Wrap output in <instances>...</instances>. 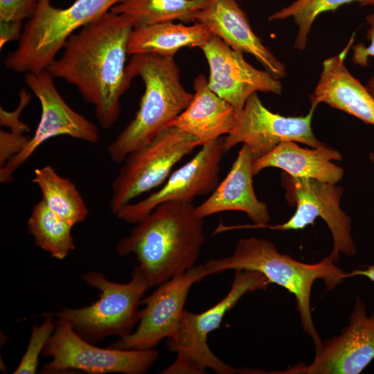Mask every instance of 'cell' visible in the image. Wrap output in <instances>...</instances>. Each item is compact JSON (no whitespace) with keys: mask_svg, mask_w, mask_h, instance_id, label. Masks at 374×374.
Listing matches in <instances>:
<instances>
[{"mask_svg":"<svg viewBox=\"0 0 374 374\" xmlns=\"http://www.w3.org/2000/svg\"><path fill=\"white\" fill-rule=\"evenodd\" d=\"M133 29L130 17L109 10L72 34L62 55L46 69L77 87L105 130L117 121L121 98L131 84L126 56Z\"/></svg>","mask_w":374,"mask_h":374,"instance_id":"cell-1","label":"cell"},{"mask_svg":"<svg viewBox=\"0 0 374 374\" xmlns=\"http://www.w3.org/2000/svg\"><path fill=\"white\" fill-rule=\"evenodd\" d=\"M195 208L193 203H161L118 241V254L136 256L150 287L195 266L205 241L204 219Z\"/></svg>","mask_w":374,"mask_h":374,"instance_id":"cell-2","label":"cell"},{"mask_svg":"<svg viewBox=\"0 0 374 374\" xmlns=\"http://www.w3.org/2000/svg\"><path fill=\"white\" fill-rule=\"evenodd\" d=\"M208 275L226 270H249L262 274L270 283L276 284L293 294L304 332L315 348L321 339L313 322L310 299L312 287L322 279L327 290L335 288L348 278L329 254L315 263L298 261L281 253L270 241L255 237L240 238L233 253L227 257L211 259L204 264Z\"/></svg>","mask_w":374,"mask_h":374,"instance_id":"cell-3","label":"cell"},{"mask_svg":"<svg viewBox=\"0 0 374 374\" xmlns=\"http://www.w3.org/2000/svg\"><path fill=\"white\" fill-rule=\"evenodd\" d=\"M126 71L131 80L136 76L142 79L145 91L134 118L107 147L109 156L116 163H122L129 153L150 143L193 98L183 87L173 57L135 54Z\"/></svg>","mask_w":374,"mask_h":374,"instance_id":"cell-4","label":"cell"},{"mask_svg":"<svg viewBox=\"0 0 374 374\" xmlns=\"http://www.w3.org/2000/svg\"><path fill=\"white\" fill-rule=\"evenodd\" d=\"M269 283L260 272L235 270L227 294L209 309L198 314L183 311L175 336L168 339L170 350L177 353L174 362L163 374H202L211 368L219 374L247 373V369L233 368L220 359L207 344L208 334L218 328L223 317L248 292L265 290Z\"/></svg>","mask_w":374,"mask_h":374,"instance_id":"cell-5","label":"cell"},{"mask_svg":"<svg viewBox=\"0 0 374 374\" xmlns=\"http://www.w3.org/2000/svg\"><path fill=\"white\" fill-rule=\"evenodd\" d=\"M123 0H75L65 8L40 0L33 18L26 21L17 48L5 66L17 73L45 70L75 31L109 11Z\"/></svg>","mask_w":374,"mask_h":374,"instance_id":"cell-6","label":"cell"},{"mask_svg":"<svg viewBox=\"0 0 374 374\" xmlns=\"http://www.w3.org/2000/svg\"><path fill=\"white\" fill-rule=\"evenodd\" d=\"M86 284L100 292V298L82 308H63L48 314L68 321L82 338L93 344L110 335H130L139 321L141 301L150 288L141 271L134 267L130 281L119 283L107 280L99 271L83 276Z\"/></svg>","mask_w":374,"mask_h":374,"instance_id":"cell-7","label":"cell"},{"mask_svg":"<svg viewBox=\"0 0 374 374\" xmlns=\"http://www.w3.org/2000/svg\"><path fill=\"white\" fill-rule=\"evenodd\" d=\"M202 142L168 127L146 145L129 153L112 183L109 208L114 215L140 195L161 185L174 166Z\"/></svg>","mask_w":374,"mask_h":374,"instance_id":"cell-8","label":"cell"},{"mask_svg":"<svg viewBox=\"0 0 374 374\" xmlns=\"http://www.w3.org/2000/svg\"><path fill=\"white\" fill-rule=\"evenodd\" d=\"M42 355L52 357L43 366L42 373L78 370L90 374H143L149 371L159 357L153 348H99L80 336L68 321L61 318L56 320Z\"/></svg>","mask_w":374,"mask_h":374,"instance_id":"cell-9","label":"cell"},{"mask_svg":"<svg viewBox=\"0 0 374 374\" xmlns=\"http://www.w3.org/2000/svg\"><path fill=\"white\" fill-rule=\"evenodd\" d=\"M281 184L286 190L287 201L296 206V211L287 222L273 229H303L321 217L332 234L333 248L330 255L334 262H339L341 253L349 257L355 255L357 249L351 234V219L340 206L344 195L341 186L313 179L292 177L284 172Z\"/></svg>","mask_w":374,"mask_h":374,"instance_id":"cell-10","label":"cell"},{"mask_svg":"<svg viewBox=\"0 0 374 374\" xmlns=\"http://www.w3.org/2000/svg\"><path fill=\"white\" fill-rule=\"evenodd\" d=\"M54 77L46 70L25 74V82L39 100L42 113L36 130L24 148L0 168V181L13 180L14 172L46 141L60 135L96 143L99 141L97 126L73 110L57 91Z\"/></svg>","mask_w":374,"mask_h":374,"instance_id":"cell-11","label":"cell"},{"mask_svg":"<svg viewBox=\"0 0 374 374\" xmlns=\"http://www.w3.org/2000/svg\"><path fill=\"white\" fill-rule=\"evenodd\" d=\"M317 105L311 102L310 109L304 116H285L269 110L257 93H253L237 114L231 131L223 137L224 152L239 143L246 144L254 161L284 141L301 143L314 148L326 146L316 138L312 128Z\"/></svg>","mask_w":374,"mask_h":374,"instance_id":"cell-12","label":"cell"},{"mask_svg":"<svg viewBox=\"0 0 374 374\" xmlns=\"http://www.w3.org/2000/svg\"><path fill=\"white\" fill-rule=\"evenodd\" d=\"M206 276L204 265H199L160 284L153 293L141 299V305L145 307L140 310L136 330L108 347L124 350L152 349L163 339L173 337L190 287Z\"/></svg>","mask_w":374,"mask_h":374,"instance_id":"cell-13","label":"cell"},{"mask_svg":"<svg viewBox=\"0 0 374 374\" xmlns=\"http://www.w3.org/2000/svg\"><path fill=\"white\" fill-rule=\"evenodd\" d=\"M224 154L223 137L205 143L190 161L170 175L157 191L124 206L116 216L137 224L161 203H192L197 196L211 194L219 184Z\"/></svg>","mask_w":374,"mask_h":374,"instance_id":"cell-14","label":"cell"},{"mask_svg":"<svg viewBox=\"0 0 374 374\" xmlns=\"http://www.w3.org/2000/svg\"><path fill=\"white\" fill-rule=\"evenodd\" d=\"M374 359V312L356 299L348 324L341 332L322 341L309 364H299L281 374H358Z\"/></svg>","mask_w":374,"mask_h":374,"instance_id":"cell-15","label":"cell"},{"mask_svg":"<svg viewBox=\"0 0 374 374\" xmlns=\"http://www.w3.org/2000/svg\"><path fill=\"white\" fill-rule=\"evenodd\" d=\"M209 66V88L226 100L239 113L249 97L258 91L280 95L279 79L266 70H259L246 61L240 51L235 50L213 35L201 48Z\"/></svg>","mask_w":374,"mask_h":374,"instance_id":"cell-16","label":"cell"},{"mask_svg":"<svg viewBox=\"0 0 374 374\" xmlns=\"http://www.w3.org/2000/svg\"><path fill=\"white\" fill-rule=\"evenodd\" d=\"M195 21L206 26L232 48L253 55L275 78L286 76L285 64L254 33L235 0H209L197 14Z\"/></svg>","mask_w":374,"mask_h":374,"instance_id":"cell-17","label":"cell"},{"mask_svg":"<svg viewBox=\"0 0 374 374\" xmlns=\"http://www.w3.org/2000/svg\"><path fill=\"white\" fill-rule=\"evenodd\" d=\"M253 157L251 149L242 144L225 177L195 211L205 218L221 212H244L256 226L264 227L270 220L267 204L257 197L253 186Z\"/></svg>","mask_w":374,"mask_h":374,"instance_id":"cell-18","label":"cell"},{"mask_svg":"<svg viewBox=\"0 0 374 374\" xmlns=\"http://www.w3.org/2000/svg\"><path fill=\"white\" fill-rule=\"evenodd\" d=\"M353 42L352 36L339 54L323 61L320 77L310 100L317 104L326 103L374 125V97L345 64V57Z\"/></svg>","mask_w":374,"mask_h":374,"instance_id":"cell-19","label":"cell"},{"mask_svg":"<svg viewBox=\"0 0 374 374\" xmlns=\"http://www.w3.org/2000/svg\"><path fill=\"white\" fill-rule=\"evenodd\" d=\"M193 88L192 100L169 127L195 136L203 144L227 135L236 119L233 107L209 88L208 80L202 74L195 78Z\"/></svg>","mask_w":374,"mask_h":374,"instance_id":"cell-20","label":"cell"},{"mask_svg":"<svg viewBox=\"0 0 374 374\" xmlns=\"http://www.w3.org/2000/svg\"><path fill=\"white\" fill-rule=\"evenodd\" d=\"M339 151L328 147L303 148L294 141H284L274 150L253 161L254 176L263 169L274 167L292 177L313 179L337 184L344 170L332 161H341Z\"/></svg>","mask_w":374,"mask_h":374,"instance_id":"cell-21","label":"cell"},{"mask_svg":"<svg viewBox=\"0 0 374 374\" xmlns=\"http://www.w3.org/2000/svg\"><path fill=\"white\" fill-rule=\"evenodd\" d=\"M213 35L202 24L186 26L172 21L134 28L127 42V53H152L174 57L185 47L202 48Z\"/></svg>","mask_w":374,"mask_h":374,"instance_id":"cell-22","label":"cell"},{"mask_svg":"<svg viewBox=\"0 0 374 374\" xmlns=\"http://www.w3.org/2000/svg\"><path fill=\"white\" fill-rule=\"evenodd\" d=\"M32 182L39 188L44 204L71 226L86 219L88 208L76 186L51 166L35 168Z\"/></svg>","mask_w":374,"mask_h":374,"instance_id":"cell-23","label":"cell"},{"mask_svg":"<svg viewBox=\"0 0 374 374\" xmlns=\"http://www.w3.org/2000/svg\"><path fill=\"white\" fill-rule=\"evenodd\" d=\"M209 0H123L111 11L130 17L134 28L179 20L195 22L197 14Z\"/></svg>","mask_w":374,"mask_h":374,"instance_id":"cell-24","label":"cell"},{"mask_svg":"<svg viewBox=\"0 0 374 374\" xmlns=\"http://www.w3.org/2000/svg\"><path fill=\"white\" fill-rule=\"evenodd\" d=\"M72 227L42 200L34 205L28 220V230L35 244L59 260L65 258L75 247Z\"/></svg>","mask_w":374,"mask_h":374,"instance_id":"cell-25","label":"cell"},{"mask_svg":"<svg viewBox=\"0 0 374 374\" xmlns=\"http://www.w3.org/2000/svg\"><path fill=\"white\" fill-rule=\"evenodd\" d=\"M354 2L362 6H374V0H296L271 14L269 21L292 17L298 28L294 46L296 49L303 51L306 48L312 24L320 14L334 11L343 5Z\"/></svg>","mask_w":374,"mask_h":374,"instance_id":"cell-26","label":"cell"},{"mask_svg":"<svg viewBox=\"0 0 374 374\" xmlns=\"http://www.w3.org/2000/svg\"><path fill=\"white\" fill-rule=\"evenodd\" d=\"M42 315L45 317V320L42 325L33 328L26 350L15 371V374H33L37 371L39 356L42 354L56 323L51 314L44 313Z\"/></svg>","mask_w":374,"mask_h":374,"instance_id":"cell-27","label":"cell"},{"mask_svg":"<svg viewBox=\"0 0 374 374\" xmlns=\"http://www.w3.org/2000/svg\"><path fill=\"white\" fill-rule=\"evenodd\" d=\"M40 0H0V22H21L35 14Z\"/></svg>","mask_w":374,"mask_h":374,"instance_id":"cell-28","label":"cell"},{"mask_svg":"<svg viewBox=\"0 0 374 374\" xmlns=\"http://www.w3.org/2000/svg\"><path fill=\"white\" fill-rule=\"evenodd\" d=\"M366 19L369 26L366 33V38L369 41V44L365 46L362 42H359L352 47L353 63L364 67L368 65V58L374 57V12L368 15ZM365 87L374 97V77H371L368 80Z\"/></svg>","mask_w":374,"mask_h":374,"instance_id":"cell-29","label":"cell"},{"mask_svg":"<svg viewBox=\"0 0 374 374\" xmlns=\"http://www.w3.org/2000/svg\"><path fill=\"white\" fill-rule=\"evenodd\" d=\"M30 137L15 131L0 132V168L13 156L19 153L26 145Z\"/></svg>","mask_w":374,"mask_h":374,"instance_id":"cell-30","label":"cell"},{"mask_svg":"<svg viewBox=\"0 0 374 374\" xmlns=\"http://www.w3.org/2000/svg\"><path fill=\"white\" fill-rule=\"evenodd\" d=\"M31 99V95L24 89H21L19 93V103L17 108L13 112H8L2 107L0 109V123L1 126L8 127L11 131L27 132L29 131L28 125L20 120L21 113Z\"/></svg>","mask_w":374,"mask_h":374,"instance_id":"cell-31","label":"cell"},{"mask_svg":"<svg viewBox=\"0 0 374 374\" xmlns=\"http://www.w3.org/2000/svg\"><path fill=\"white\" fill-rule=\"evenodd\" d=\"M21 22H0V47L8 42L19 39L23 30Z\"/></svg>","mask_w":374,"mask_h":374,"instance_id":"cell-32","label":"cell"},{"mask_svg":"<svg viewBox=\"0 0 374 374\" xmlns=\"http://www.w3.org/2000/svg\"><path fill=\"white\" fill-rule=\"evenodd\" d=\"M347 274L348 278L357 276H364L374 283V265H366L363 268L354 269L350 273Z\"/></svg>","mask_w":374,"mask_h":374,"instance_id":"cell-33","label":"cell"},{"mask_svg":"<svg viewBox=\"0 0 374 374\" xmlns=\"http://www.w3.org/2000/svg\"><path fill=\"white\" fill-rule=\"evenodd\" d=\"M369 157L372 163L374 164V152H371L369 154Z\"/></svg>","mask_w":374,"mask_h":374,"instance_id":"cell-34","label":"cell"}]
</instances>
